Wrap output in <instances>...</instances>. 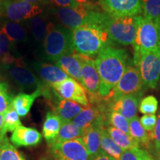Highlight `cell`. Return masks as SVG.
<instances>
[{"instance_id":"6da1fadb","label":"cell","mask_w":160,"mask_h":160,"mask_svg":"<svg viewBox=\"0 0 160 160\" xmlns=\"http://www.w3.org/2000/svg\"><path fill=\"white\" fill-rule=\"evenodd\" d=\"M128 54L123 49L108 46L98 53L96 65L100 78L99 93L102 99L111 97L126 69Z\"/></svg>"},{"instance_id":"7a4b0ae2","label":"cell","mask_w":160,"mask_h":160,"mask_svg":"<svg viewBox=\"0 0 160 160\" xmlns=\"http://www.w3.org/2000/svg\"><path fill=\"white\" fill-rule=\"evenodd\" d=\"M71 34L73 50L89 57L98 55L108 46H112L105 29L98 25L79 26L71 30Z\"/></svg>"},{"instance_id":"3957f363","label":"cell","mask_w":160,"mask_h":160,"mask_svg":"<svg viewBox=\"0 0 160 160\" xmlns=\"http://www.w3.org/2000/svg\"><path fill=\"white\" fill-rule=\"evenodd\" d=\"M141 16L115 17L105 12L102 26L113 44L133 45L137 37Z\"/></svg>"},{"instance_id":"277c9868","label":"cell","mask_w":160,"mask_h":160,"mask_svg":"<svg viewBox=\"0 0 160 160\" xmlns=\"http://www.w3.org/2000/svg\"><path fill=\"white\" fill-rule=\"evenodd\" d=\"M52 12L58 21L69 30L75 29L85 25L102 26L105 15V11L90 9L82 5L78 8H57L52 9Z\"/></svg>"},{"instance_id":"5b68a950","label":"cell","mask_w":160,"mask_h":160,"mask_svg":"<svg viewBox=\"0 0 160 160\" xmlns=\"http://www.w3.org/2000/svg\"><path fill=\"white\" fill-rule=\"evenodd\" d=\"M44 50L47 59L55 62L62 56L74 51L71 30L62 25L49 22L44 41Z\"/></svg>"},{"instance_id":"8992f818","label":"cell","mask_w":160,"mask_h":160,"mask_svg":"<svg viewBox=\"0 0 160 160\" xmlns=\"http://www.w3.org/2000/svg\"><path fill=\"white\" fill-rule=\"evenodd\" d=\"M132 45L134 49V63L138 65L145 53L160 48V24L142 17Z\"/></svg>"},{"instance_id":"52a82bcc","label":"cell","mask_w":160,"mask_h":160,"mask_svg":"<svg viewBox=\"0 0 160 160\" xmlns=\"http://www.w3.org/2000/svg\"><path fill=\"white\" fill-rule=\"evenodd\" d=\"M43 12L41 6L18 1L0 0V17L19 22L40 15Z\"/></svg>"},{"instance_id":"ba28073f","label":"cell","mask_w":160,"mask_h":160,"mask_svg":"<svg viewBox=\"0 0 160 160\" xmlns=\"http://www.w3.org/2000/svg\"><path fill=\"white\" fill-rule=\"evenodd\" d=\"M79 57L82 65V85L88 94L89 103L99 104L102 99L99 93L100 78L96 65V61L91 57L80 53Z\"/></svg>"},{"instance_id":"9c48e42d","label":"cell","mask_w":160,"mask_h":160,"mask_svg":"<svg viewBox=\"0 0 160 160\" xmlns=\"http://www.w3.org/2000/svg\"><path fill=\"white\" fill-rule=\"evenodd\" d=\"M137 66L144 85L156 88L160 77V48L145 53Z\"/></svg>"},{"instance_id":"30bf717a","label":"cell","mask_w":160,"mask_h":160,"mask_svg":"<svg viewBox=\"0 0 160 160\" xmlns=\"http://www.w3.org/2000/svg\"><path fill=\"white\" fill-rule=\"evenodd\" d=\"M50 145L52 154L59 160L91 159V157L85 148L81 137Z\"/></svg>"},{"instance_id":"8fae6325","label":"cell","mask_w":160,"mask_h":160,"mask_svg":"<svg viewBox=\"0 0 160 160\" xmlns=\"http://www.w3.org/2000/svg\"><path fill=\"white\" fill-rule=\"evenodd\" d=\"M51 87L54 90L56 94L62 99L73 101L85 107L89 106L88 97L85 88L73 78H67Z\"/></svg>"},{"instance_id":"7c38bea8","label":"cell","mask_w":160,"mask_h":160,"mask_svg":"<svg viewBox=\"0 0 160 160\" xmlns=\"http://www.w3.org/2000/svg\"><path fill=\"white\" fill-rule=\"evenodd\" d=\"M6 68L12 80L19 88L23 90L38 88L42 83L31 70L26 68L22 58H17L14 62L6 66Z\"/></svg>"},{"instance_id":"4fadbf2b","label":"cell","mask_w":160,"mask_h":160,"mask_svg":"<svg viewBox=\"0 0 160 160\" xmlns=\"http://www.w3.org/2000/svg\"><path fill=\"white\" fill-rule=\"evenodd\" d=\"M143 86L139 70L132 66H128L113 88V95L137 94L139 93Z\"/></svg>"},{"instance_id":"5bb4252c","label":"cell","mask_w":160,"mask_h":160,"mask_svg":"<svg viewBox=\"0 0 160 160\" xmlns=\"http://www.w3.org/2000/svg\"><path fill=\"white\" fill-rule=\"evenodd\" d=\"M103 11L115 17L139 16L142 13L141 0H101Z\"/></svg>"},{"instance_id":"9a60e30c","label":"cell","mask_w":160,"mask_h":160,"mask_svg":"<svg viewBox=\"0 0 160 160\" xmlns=\"http://www.w3.org/2000/svg\"><path fill=\"white\" fill-rule=\"evenodd\" d=\"M139 97L137 94L113 95L107 100L110 111H115L131 120L137 117Z\"/></svg>"},{"instance_id":"2e32d148","label":"cell","mask_w":160,"mask_h":160,"mask_svg":"<svg viewBox=\"0 0 160 160\" xmlns=\"http://www.w3.org/2000/svg\"><path fill=\"white\" fill-rule=\"evenodd\" d=\"M57 95V94H56ZM53 113L61 119L62 122H71L85 108L77 102L71 100L63 99L57 95L54 102H51Z\"/></svg>"},{"instance_id":"e0dca14e","label":"cell","mask_w":160,"mask_h":160,"mask_svg":"<svg viewBox=\"0 0 160 160\" xmlns=\"http://www.w3.org/2000/svg\"><path fill=\"white\" fill-rule=\"evenodd\" d=\"M33 67L41 78L42 82L52 86L68 78V74L57 65L43 62L33 63Z\"/></svg>"},{"instance_id":"ac0fdd59","label":"cell","mask_w":160,"mask_h":160,"mask_svg":"<svg viewBox=\"0 0 160 160\" xmlns=\"http://www.w3.org/2000/svg\"><path fill=\"white\" fill-rule=\"evenodd\" d=\"M42 138V136L37 129L21 125L13 132L11 141L17 148L31 147L41 142Z\"/></svg>"},{"instance_id":"d6986e66","label":"cell","mask_w":160,"mask_h":160,"mask_svg":"<svg viewBox=\"0 0 160 160\" xmlns=\"http://www.w3.org/2000/svg\"><path fill=\"white\" fill-rule=\"evenodd\" d=\"M55 62L57 67L61 68L68 75L71 76L73 79L77 80L82 85V83L81 75L82 65L79 53H77L74 51L62 56L59 59H57Z\"/></svg>"},{"instance_id":"ffe728a7","label":"cell","mask_w":160,"mask_h":160,"mask_svg":"<svg viewBox=\"0 0 160 160\" xmlns=\"http://www.w3.org/2000/svg\"><path fill=\"white\" fill-rule=\"evenodd\" d=\"M41 86L42 85L31 94L20 93L13 98L12 101V106L19 117H25L28 114L35 99L40 96H42Z\"/></svg>"},{"instance_id":"44dd1931","label":"cell","mask_w":160,"mask_h":160,"mask_svg":"<svg viewBox=\"0 0 160 160\" xmlns=\"http://www.w3.org/2000/svg\"><path fill=\"white\" fill-rule=\"evenodd\" d=\"M102 113H105V111L102 110L99 106H88L72 120L71 122L79 128L83 130L91 125Z\"/></svg>"},{"instance_id":"7402d4cb","label":"cell","mask_w":160,"mask_h":160,"mask_svg":"<svg viewBox=\"0 0 160 160\" xmlns=\"http://www.w3.org/2000/svg\"><path fill=\"white\" fill-rule=\"evenodd\" d=\"M62 123V122L59 117L54 114L53 112H48L43 124L42 134L50 145L53 144L55 141L59 132Z\"/></svg>"},{"instance_id":"603a6c76","label":"cell","mask_w":160,"mask_h":160,"mask_svg":"<svg viewBox=\"0 0 160 160\" xmlns=\"http://www.w3.org/2000/svg\"><path fill=\"white\" fill-rule=\"evenodd\" d=\"M107 131L112 139L123 151L139 148V144L131 135L115 128L113 126H108L107 128Z\"/></svg>"},{"instance_id":"cb8c5ba5","label":"cell","mask_w":160,"mask_h":160,"mask_svg":"<svg viewBox=\"0 0 160 160\" xmlns=\"http://www.w3.org/2000/svg\"><path fill=\"white\" fill-rule=\"evenodd\" d=\"M130 135L140 145H142L145 149H149L151 145V139L149 133L144 129L140 123L138 117H135L129 120Z\"/></svg>"},{"instance_id":"d4e9b609","label":"cell","mask_w":160,"mask_h":160,"mask_svg":"<svg viewBox=\"0 0 160 160\" xmlns=\"http://www.w3.org/2000/svg\"><path fill=\"white\" fill-rule=\"evenodd\" d=\"M2 31L11 42H27L28 40L27 31L18 22L5 20L2 25Z\"/></svg>"},{"instance_id":"484cf974","label":"cell","mask_w":160,"mask_h":160,"mask_svg":"<svg viewBox=\"0 0 160 160\" xmlns=\"http://www.w3.org/2000/svg\"><path fill=\"white\" fill-rule=\"evenodd\" d=\"M48 19L46 16H36L29 19V25L32 35L37 42H44L48 33Z\"/></svg>"},{"instance_id":"4316f807","label":"cell","mask_w":160,"mask_h":160,"mask_svg":"<svg viewBox=\"0 0 160 160\" xmlns=\"http://www.w3.org/2000/svg\"><path fill=\"white\" fill-rule=\"evenodd\" d=\"M101 148L110 156L113 160H119L122 154L123 151L118 146L110 137L107 128L103 127L101 129Z\"/></svg>"},{"instance_id":"83f0119b","label":"cell","mask_w":160,"mask_h":160,"mask_svg":"<svg viewBox=\"0 0 160 160\" xmlns=\"http://www.w3.org/2000/svg\"><path fill=\"white\" fill-rule=\"evenodd\" d=\"M0 160H26L22 152L11 145L7 135H0Z\"/></svg>"},{"instance_id":"f1b7e54d","label":"cell","mask_w":160,"mask_h":160,"mask_svg":"<svg viewBox=\"0 0 160 160\" xmlns=\"http://www.w3.org/2000/svg\"><path fill=\"white\" fill-rule=\"evenodd\" d=\"M84 134V131L73 125L71 122H66L62 123L59 132L53 144L70 141L77 138L82 137ZM52 145V144H51Z\"/></svg>"},{"instance_id":"f546056e","label":"cell","mask_w":160,"mask_h":160,"mask_svg":"<svg viewBox=\"0 0 160 160\" xmlns=\"http://www.w3.org/2000/svg\"><path fill=\"white\" fill-rule=\"evenodd\" d=\"M141 5L143 17L160 24V0H141Z\"/></svg>"},{"instance_id":"4dcf8cb0","label":"cell","mask_w":160,"mask_h":160,"mask_svg":"<svg viewBox=\"0 0 160 160\" xmlns=\"http://www.w3.org/2000/svg\"><path fill=\"white\" fill-rule=\"evenodd\" d=\"M19 126H21V121L19 115L11 105L4 113L3 127L0 135L6 134L8 132H13Z\"/></svg>"},{"instance_id":"1f68e13d","label":"cell","mask_w":160,"mask_h":160,"mask_svg":"<svg viewBox=\"0 0 160 160\" xmlns=\"http://www.w3.org/2000/svg\"><path fill=\"white\" fill-rule=\"evenodd\" d=\"M108 121L110 125L115 128L119 129L130 135L129 120L122 114L115 111H109L108 115Z\"/></svg>"},{"instance_id":"d6a6232c","label":"cell","mask_w":160,"mask_h":160,"mask_svg":"<svg viewBox=\"0 0 160 160\" xmlns=\"http://www.w3.org/2000/svg\"><path fill=\"white\" fill-rule=\"evenodd\" d=\"M158 109V101L153 96H148L140 102L139 111L143 114H155Z\"/></svg>"},{"instance_id":"836d02e7","label":"cell","mask_w":160,"mask_h":160,"mask_svg":"<svg viewBox=\"0 0 160 160\" xmlns=\"http://www.w3.org/2000/svg\"><path fill=\"white\" fill-rule=\"evenodd\" d=\"M13 98L8 91V85L0 82V113H4L12 105Z\"/></svg>"},{"instance_id":"e575fe53","label":"cell","mask_w":160,"mask_h":160,"mask_svg":"<svg viewBox=\"0 0 160 160\" xmlns=\"http://www.w3.org/2000/svg\"><path fill=\"white\" fill-rule=\"evenodd\" d=\"M11 41L8 38L3 31L0 30V60L12 55L11 53Z\"/></svg>"},{"instance_id":"d590c367","label":"cell","mask_w":160,"mask_h":160,"mask_svg":"<svg viewBox=\"0 0 160 160\" xmlns=\"http://www.w3.org/2000/svg\"><path fill=\"white\" fill-rule=\"evenodd\" d=\"M157 120V117L155 114H146L141 117L139 121L144 129L149 133L153 132L154 130Z\"/></svg>"},{"instance_id":"8d00e7d4","label":"cell","mask_w":160,"mask_h":160,"mask_svg":"<svg viewBox=\"0 0 160 160\" xmlns=\"http://www.w3.org/2000/svg\"><path fill=\"white\" fill-rule=\"evenodd\" d=\"M150 137H151V142H153L154 145L155 149L157 152L160 149V110L159 113L157 116V124H156L155 128L153 132L149 133Z\"/></svg>"},{"instance_id":"74e56055","label":"cell","mask_w":160,"mask_h":160,"mask_svg":"<svg viewBox=\"0 0 160 160\" xmlns=\"http://www.w3.org/2000/svg\"><path fill=\"white\" fill-rule=\"evenodd\" d=\"M140 148L124 151L119 160H140Z\"/></svg>"},{"instance_id":"f35d334b","label":"cell","mask_w":160,"mask_h":160,"mask_svg":"<svg viewBox=\"0 0 160 160\" xmlns=\"http://www.w3.org/2000/svg\"><path fill=\"white\" fill-rule=\"evenodd\" d=\"M76 1L80 5L88 8L103 11L102 9L101 0H76Z\"/></svg>"},{"instance_id":"ab89813d","label":"cell","mask_w":160,"mask_h":160,"mask_svg":"<svg viewBox=\"0 0 160 160\" xmlns=\"http://www.w3.org/2000/svg\"><path fill=\"white\" fill-rule=\"evenodd\" d=\"M59 8H78L81 7L76 0H51Z\"/></svg>"},{"instance_id":"60d3db41","label":"cell","mask_w":160,"mask_h":160,"mask_svg":"<svg viewBox=\"0 0 160 160\" xmlns=\"http://www.w3.org/2000/svg\"><path fill=\"white\" fill-rule=\"evenodd\" d=\"M18 1L25 2L33 4V5H37L39 6L47 5L51 3V0H18Z\"/></svg>"},{"instance_id":"b9f144b4","label":"cell","mask_w":160,"mask_h":160,"mask_svg":"<svg viewBox=\"0 0 160 160\" xmlns=\"http://www.w3.org/2000/svg\"><path fill=\"white\" fill-rule=\"evenodd\" d=\"M90 160H113V159L102 151L98 155L95 156V157H91Z\"/></svg>"},{"instance_id":"7bdbcfd3","label":"cell","mask_w":160,"mask_h":160,"mask_svg":"<svg viewBox=\"0 0 160 160\" xmlns=\"http://www.w3.org/2000/svg\"><path fill=\"white\" fill-rule=\"evenodd\" d=\"M140 160H154L146 150H140Z\"/></svg>"},{"instance_id":"ee69618b","label":"cell","mask_w":160,"mask_h":160,"mask_svg":"<svg viewBox=\"0 0 160 160\" xmlns=\"http://www.w3.org/2000/svg\"><path fill=\"white\" fill-rule=\"evenodd\" d=\"M4 123V113H0V133L3 127Z\"/></svg>"},{"instance_id":"f6af8a7d","label":"cell","mask_w":160,"mask_h":160,"mask_svg":"<svg viewBox=\"0 0 160 160\" xmlns=\"http://www.w3.org/2000/svg\"><path fill=\"white\" fill-rule=\"evenodd\" d=\"M158 156H159V160H160V149L158 151Z\"/></svg>"},{"instance_id":"bcb514c9","label":"cell","mask_w":160,"mask_h":160,"mask_svg":"<svg viewBox=\"0 0 160 160\" xmlns=\"http://www.w3.org/2000/svg\"><path fill=\"white\" fill-rule=\"evenodd\" d=\"M39 160H47V159H46V158H42V159H39Z\"/></svg>"}]
</instances>
